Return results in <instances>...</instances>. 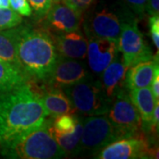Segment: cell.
Listing matches in <instances>:
<instances>
[{"label": "cell", "instance_id": "1", "mask_svg": "<svg viewBox=\"0 0 159 159\" xmlns=\"http://www.w3.org/2000/svg\"><path fill=\"white\" fill-rule=\"evenodd\" d=\"M47 118L41 95L29 82L0 94V150L41 126Z\"/></svg>", "mask_w": 159, "mask_h": 159}, {"label": "cell", "instance_id": "2", "mask_svg": "<svg viewBox=\"0 0 159 159\" xmlns=\"http://www.w3.org/2000/svg\"><path fill=\"white\" fill-rule=\"evenodd\" d=\"M17 29V56L29 79L47 81L59 58L54 40L45 31L20 24Z\"/></svg>", "mask_w": 159, "mask_h": 159}, {"label": "cell", "instance_id": "3", "mask_svg": "<svg viewBox=\"0 0 159 159\" xmlns=\"http://www.w3.org/2000/svg\"><path fill=\"white\" fill-rule=\"evenodd\" d=\"M50 119L43 125L19 137L0 154L7 158L57 159L66 157L56 142L51 132Z\"/></svg>", "mask_w": 159, "mask_h": 159}, {"label": "cell", "instance_id": "4", "mask_svg": "<svg viewBox=\"0 0 159 159\" xmlns=\"http://www.w3.org/2000/svg\"><path fill=\"white\" fill-rule=\"evenodd\" d=\"M75 110L85 116L108 113L111 101L103 92L99 80L92 76L73 86L63 89Z\"/></svg>", "mask_w": 159, "mask_h": 159}, {"label": "cell", "instance_id": "5", "mask_svg": "<svg viewBox=\"0 0 159 159\" xmlns=\"http://www.w3.org/2000/svg\"><path fill=\"white\" fill-rule=\"evenodd\" d=\"M126 138L109 120L107 115L89 116L83 119V130L79 154L95 152L119 139Z\"/></svg>", "mask_w": 159, "mask_h": 159}, {"label": "cell", "instance_id": "6", "mask_svg": "<svg viewBox=\"0 0 159 159\" xmlns=\"http://www.w3.org/2000/svg\"><path fill=\"white\" fill-rule=\"evenodd\" d=\"M118 49L126 67L152 59V51L138 29L134 19L122 24L118 38Z\"/></svg>", "mask_w": 159, "mask_h": 159}, {"label": "cell", "instance_id": "7", "mask_svg": "<svg viewBox=\"0 0 159 159\" xmlns=\"http://www.w3.org/2000/svg\"><path fill=\"white\" fill-rule=\"evenodd\" d=\"M111 124L125 137H133L142 127L140 114L133 103L126 89L117 93L106 114Z\"/></svg>", "mask_w": 159, "mask_h": 159}, {"label": "cell", "instance_id": "8", "mask_svg": "<svg viewBox=\"0 0 159 159\" xmlns=\"http://www.w3.org/2000/svg\"><path fill=\"white\" fill-rule=\"evenodd\" d=\"M134 18L125 13H118L109 8H101L90 13L84 20L83 27L87 38L103 37L118 40L122 24Z\"/></svg>", "mask_w": 159, "mask_h": 159}, {"label": "cell", "instance_id": "9", "mask_svg": "<svg viewBox=\"0 0 159 159\" xmlns=\"http://www.w3.org/2000/svg\"><path fill=\"white\" fill-rule=\"evenodd\" d=\"M90 76V72L83 60L59 57L46 82L50 87L63 89Z\"/></svg>", "mask_w": 159, "mask_h": 159}, {"label": "cell", "instance_id": "10", "mask_svg": "<svg viewBox=\"0 0 159 159\" xmlns=\"http://www.w3.org/2000/svg\"><path fill=\"white\" fill-rule=\"evenodd\" d=\"M148 144L137 137H126L109 143L94 153L99 159L148 158Z\"/></svg>", "mask_w": 159, "mask_h": 159}, {"label": "cell", "instance_id": "11", "mask_svg": "<svg viewBox=\"0 0 159 159\" xmlns=\"http://www.w3.org/2000/svg\"><path fill=\"white\" fill-rule=\"evenodd\" d=\"M119 53L118 40L91 37L88 40L87 56L89 68L94 74L100 75Z\"/></svg>", "mask_w": 159, "mask_h": 159}, {"label": "cell", "instance_id": "12", "mask_svg": "<svg viewBox=\"0 0 159 159\" xmlns=\"http://www.w3.org/2000/svg\"><path fill=\"white\" fill-rule=\"evenodd\" d=\"M44 19V26L53 34L80 29L81 22L80 15L66 5L58 2L51 5Z\"/></svg>", "mask_w": 159, "mask_h": 159}, {"label": "cell", "instance_id": "13", "mask_svg": "<svg viewBox=\"0 0 159 159\" xmlns=\"http://www.w3.org/2000/svg\"><path fill=\"white\" fill-rule=\"evenodd\" d=\"M54 35L53 40L60 57L80 60L86 58L88 39L80 29Z\"/></svg>", "mask_w": 159, "mask_h": 159}, {"label": "cell", "instance_id": "14", "mask_svg": "<svg viewBox=\"0 0 159 159\" xmlns=\"http://www.w3.org/2000/svg\"><path fill=\"white\" fill-rule=\"evenodd\" d=\"M127 68L128 67L124 65L122 57L119 53L99 75L100 84L111 102L118 92L125 89V79Z\"/></svg>", "mask_w": 159, "mask_h": 159}, {"label": "cell", "instance_id": "15", "mask_svg": "<svg viewBox=\"0 0 159 159\" xmlns=\"http://www.w3.org/2000/svg\"><path fill=\"white\" fill-rule=\"evenodd\" d=\"M157 60L158 58H152L128 67L125 73V89L130 90L133 89L149 87L153 79L155 69L158 66Z\"/></svg>", "mask_w": 159, "mask_h": 159}, {"label": "cell", "instance_id": "16", "mask_svg": "<svg viewBox=\"0 0 159 159\" xmlns=\"http://www.w3.org/2000/svg\"><path fill=\"white\" fill-rule=\"evenodd\" d=\"M41 100L48 117L52 119L63 114H74L76 110L68 97L61 89L50 87L41 96Z\"/></svg>", "mask_w": 159, "mask_h": 159}, {"label": "cell", "instance_id": "17", "mask_svg": "<svg viewBox=\"0 0 159 159\" xmlns=\"http://www.w3.org/2000/svg\"><path fill=\"white\" fill-rule=\"evenodd\" d=\"M129 97L140 114L142 127L146 132H149V124L155 104L159 100L155 99L149 87L130 89Z\"/></svg>", "mask_w": 159, "mask_h": 159}, {"label": "cell", "instance_id": "18", "mask_svg": "<svg viewBox=\"0 0 159 159\" xmlns=\"http://www.w3.org/2000/svg\"><path fill=\"white\" fill-rule=\"evenodd\" d=\"M29 80L21 69L0 59V94L24 85Z\"/></svg>", "mask_w": 159, "mask_h": 159}, {"label": "cell", "instance_id": "19", "mask_svg": "<svg viewBox=\"0 0 159 159\" xmlns=\"http://www.w3.org/2000/svg\"><path fill=\"white\" fill-rule=\"evenodd\" d=\"M0 59L21 69L17 56L16 27L0 31Z\"/></svg>", "mask_w": 159, "mask_h": 159}, {"label": "cell", "instance_id": "20", "mask_svg": "<svg viewBox=\"0 0 159 159\" xmlns=\"http://www.w3.org/2000/svg\"><path fill=\"white\" fill-rule=\"evenodd\" d=\"M83 130V119L78 117V121L76 124L75 130L71 134H58L52 130V134L55 138L56 142L62 148L66 156H75L79 155V145L80 142V138Z\"/></svg>", "mask_w": 159, "mask_h": 159}, {"label": "cell", "instance_id": "21", "mask_svg": "<svg viewBox=\"0 0 159 159\" xmlns=\"http://www.w3.org/2000/svg\"><path fill=\"white\" fill-rule=\"evenodd\" d=\"M78 117L74 114H63L54 118V121L51 123L52 130L58 134H71L75 130Z\"/></svg>", "mask_w": 159, "mask_h": 159}, {"label": "cell", "instance_id": "22", "mask_svg": "<svg viewBox=\"0 0 159 159\" xmlns=\"http://www.w3.org/2000/svg\"><path fill=\"white\" fill-rule=\"evenodd\" d=\"M23 21L21 15L10 7H0V31L15 28Z\"/></svg>", "mask_w": 159, "mask_h": 159}, {"label": "cell", "instance_id": "23", "mask_svg": "<svg viewBox=\"0 0 159 159\" xmlns=\"http://www.w3.org/2000/svg\"><path fill=\"white\" fill-rule=\"evenodd\" d=\"M28 2L37 20L45 17L52 5V0H28Z\"/></svg>", "mask_w": 159, "mask_h": 159}, {"label": "cell", "instance_id": "24", "mask_svg": "<svg viewBox=\"0 0 159 159\" xmlns=\"http://www.w3.org/2000/svg\"><path fill=\"white\" fill-rule=\"evenodd\" d=\"M11 8L24 17H30L33 14V11L29 6L28 0H9Z\"/></svg>", "mask_w": 159, "mask_h": 159}, {"label": "cell", "instance_id": "25", "mask_svg": "<svg viewBox=\"0 0 159 159\" xmlns=\"http://www.w3.org/2000/svg\"><path fill=\"white\" fill-rule=\"evenodd\" d=\"M65 5L73 9L79 15H82L83 12L86 11L95 0H63Z\"/></svg>", "mask_w": 159, "mask_h": 159}, {"label": "cell", "instance_id": "26", "mask_svg": "<svg viewBox=\"0 0 159 159\" xmlns=\"http://www.w3.org/2000/svg\"><path fill=\"white\" fill-rule=\"evenodd\" d=\"M126 6L137 15L142 16L146 10L147 0H123Z\"/></svg>", "mask_w": 159, "mask_h": 159}, {"label": "cell", "instance_id": "27", "mask_svg": "<svg viewBox=\"0 0 159 159\" xmlns=\"http://www.w3.org/2000/svg\"><path fill=\"white\" fill-rule=\"evenodd\" d=\"M150 34L154 44L158 50L159 48V16H151L149 18Z\"/></svg>", "mask_w": 159, "mask_h": 159}, {"label": "cell", "instance_id": "28", "mask_svg": "<svg viewBox=\"0 0 159 159\" xmlns=\"http://www.w3.org/2000/svg\"><path fill=\"white\" fill-rule=\"evenodd\" d=\"M150 89L156 100H159V68L158 66L155 69L153 79L150 84Z\"/></svg>", "mask_w": 159, "mask_h": 159}, {"label": "cell", "instance_id": "29", "mask_svg": "<svg viewBox=\"0 0 159 159\" xmlns=\"http://www.w3.org/2000/svg\"><path fill=\"white\" fill-rule=\"evenodd\" d=\"M158 124H159V101L156 102L155 104V108H154L151 120H150V124H149V132L150 131L157 130L158 131Z\"/></svg>", "mask_w": 159, "mask_h": 159}, {"label": "cell", "instance_id": "30", "mask_svg": "<svg viewBox=\"0 0 159 159\" xmlns=\"http://www.w3.org/2000/svg\"><path fill=\"white\" fill-rule=\"evenodd\" d=\"M145 11L151 16H159V0H147Z\"/></svg>", "mask_w": 159, "mask_h": 159}, {"label": "cell", "instance_id": "31", "mask_svg": "<svg viewBox=\"0 0 159 159\" xmlns=\"http://www.w3.org/2000/svg\"><path fill=\"white\" fill-rule=\"evenodd\" d=\"M0 7H1V8L10 7L9 0H0Z\"/></svg>", "mask_w": 159, "mask_h": 159}, {"label": "cell", "instance_id": "32", "mask_svg": "<svg viewBox=\"0 0 159 159\" xmlns=\"http://www.w3.org/2000/svg\"><path fill=\"white\" fill-rule=\"evenodd\" d=\"M52 1H54V2H56V3H57V2H59L60 0H52Z\"/></svg>", "mask_w": 159, "mask_h": 159}]
</instances>
